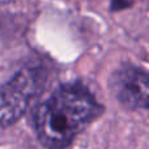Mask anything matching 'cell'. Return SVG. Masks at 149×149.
<instances>
[{
  "label": "cell",
  "instance_id": "2",
  "mask_svg": "<svg viewBox=\"0 0 149 149\" xmlns=\"http://www.w3.org/2000/svg\"><path fill=\"white\" fill-rule=\"evenodd\" d=\"M42 67H24L0 85V127L17 123L42 92L46 82Z\"/></svg>",
  "mask_w": 149,
  "mask_h": 149
},
{
  "label": "cell",
  "instance_id": "1",
  "mask_svg": "<svg viewBox=\"0 0 149 149\" xmlns=\"http://www.w3.org/2000/svg\"><path fill=\"white\" fill-rule=\"evenodd\" d=\"M105 111L82 82L62 84L37 106L33 127L45 149H67Z\"/></svg>",
  "mask_w": 149,
  "mask_h": 149
},
{
  "label": "cell",
  "instance_id": "4",
  "mask_svg": "<svg viewBox=\"0 0 149 149\" xmlns=\"http://www.w3.org/2000/svg\"><path fill=\"white\" fill-rule=\"evenodd\" d=\"M134 4V0H111L110 9L111 10H123L126 8L131 7Z\"/></svg>",
  "mask_w": 149,
  "mask_h": 149
},
{
  "label": "cell",
  "instance_id": "3",
  "mask_svg": "<svg viewBox=\"0 0 149 149\" xmlns=\"http://www.w3.org/2000/svg\"><path fill=\"white\" fill-rule=\"evenodd\" d=\"M115 100L128 110H147L149 106V80L145 70L134 64L116 68L109 80Z\"/></svg>",
  "mask_w": 149,
  "mask_h": 149
}]
</instances>
